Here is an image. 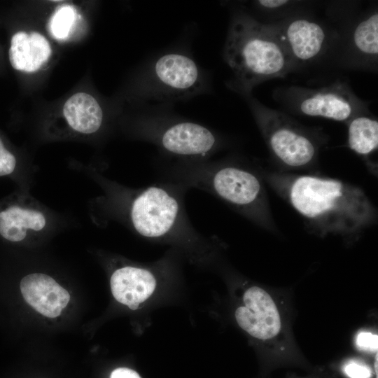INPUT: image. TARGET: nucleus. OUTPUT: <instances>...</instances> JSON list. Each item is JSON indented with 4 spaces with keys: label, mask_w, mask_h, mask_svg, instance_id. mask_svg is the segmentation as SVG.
I'll list each match as a JSON object with an SVG mask.
<instances>
[{
    "label": "nucleus",
    "mask_w": 378,
    "mask_h": 378,
    "mask_svg": "<svg viewBox=\"0 0 378 378\" xmlns=\"http://www.w3.org/2000/svg\"><path fill=\"white\" fill-rule=\"evenodd\" d=\"M270 178L308 226L319 234L352 235L375 223V206L356 186L311 175Z\"/></svg>",
    "instance_id": "1"
},
{
    "label": "nucleus",
    "mask_w": 378,
    "mask_h": 378,
    "mask_svg": "<svg viewBox=\"0 0 378 378\" xmlns=\"http://www.w3.org/2000/svg\"><path fill=\"white\" fill-rule=\"evenodd\" d=\"M223 59L232 72L227 88L244 97L265 81L284 78L296 66L272 24L241 10L232 14Z\"/></svg>",
    "instance_id": "2"
},
{
    "label": "nucleus",
    "mask_w": 378,
    "mask_h": 378,
    "mask_svg": "<svg viewBox=\"0 0 378 378\" xmlns=\"http://www.w3.org/2000/svg\"><path fill=\"white\" fill-rule=\"evenodd\" d=\"M188 189L171 181L136 190L113 187V207L139 235L153 239L196 244L202 241L184 205Z\"/></svg>",
    "instance_id": "3"
},
{
    "label": "nucleus",
    "mask_w": 378,
    "mask_h": 378,
    "mask_svg": "<svg viewBox=\"0 0 378 378\" xmlns=\"http://www.w3.org/2000/svg\"><path fill=\"white\" fill-rule=\"evenodd\" d=\"M168 181L197 188L220 199L265 228L273 227L268 201L258 176L239 165L206 160H177L164 171Z\"/></svg>",
    "instance_id": "4"
},
{
    "label": "nucleus",
    "mask_w": 378,
    "mask_h": 378,
    "mask_svg": "<svg viewBox=\"0 0 378 378\" xmlns=\"http://www.w3.org/2000/svg\"><path fill=\"white\" fill-rule=\"evenodd\" d=\"M142 139L177 160H206L222 146L213 130L169 114L148 113L140 126Z\"/></svg>",
    "instance_id": "5"
},
{
    "label": "nucleus",
    "mask_w": 378,
    "mask_h": 378,
    "mask_svg": "<svg viewBox=\"0 0 378 378\" xmlns=\"http://www.w3.org/2000/svg\"><path fill=\"white\" fill-rule=\"evenodd\" d=\"M141 89L145 100L172 104L206 93L209 82L205 71L188 53L172 51L148 63Z\"/></svg>",
    "instance_id": "6"
},
{
    "label": "nucleus",
    "mask_w": 378,
    "mask_h": 378,
    "mask_svg": "<svg viewBox=\"0 0 378 378\" xmlns=\"http://www.w3.org/2000/svg\"><path fill=\"white\" fill-rule=\"evenodd\" d=\"M244 98L269 150L278 161L293 168L307 167L314 162L319 142L314 134L251 95Z\"/></svg>",
    "instance_id": "7"
},
{
    "label": "nucleus",
    "mask_w": 378,
    "mask_h": 378,
    "mask_svg": "<svg viewBox=\"0 0 378 378\" xmlns=\"http://www.w3.org/2000/svg\"><path fill=\"white\" fill-rule=\"evenodd\" d=\"M276 94L286 108L307 116L347 122L356 115L368 113L367 104L347 83L340 80L318 88L291 85Z\"/></svg>",
    "instance_id": "8"
},
{
    "label": "nucleus",
    "mask_w": 378,
    "mask_h": 378,
    "mask_svg": "<svg viewBox=\"0 0 378 378\" xmlns=\"http://www.w3.org/2000/svg\"><path fill=\"white\" fill-rule=\"evenodd\" d=\"M242 302L234 313L239 327L257 340L275 339L281 331L282 323L271 295L263 288L253 286L244 293Z\"/></svg>",
    "instance_id": "9"
},
{
    "label": "nucleus",
    "mask_w": 378,
    "mask_h": 378,
    "mask_svg": "<svg viewBox=\"0 0 378 378\" xmlns=\"http://www.w3.org/2000/svg\"><path fill=\"white\" fill-rule=\"evenodd\" d=\"M295 64L321 56L328 44V32L316 20L298 17L272 24Z\"/></svg>",
    "instance_id": "10"
},
{
    "label": "nucleus",
    "mask_w": 378,
    "mask_h": 378,
    "mask_svg": "<svg viewBox=\"0 0 378 378\" xmlns=\"http://www.w3.org/2000/svg\"><path fill=\"white\" fill-rule=\"evenodd\" d=\"M25 301L42 315L55 318L67 305L70 295L51 276L42 273L29 274L20 281Z\"/></svg>",
    "instance_id": "11"
},
{
    "label": "nucleus",
    "mask_w": 378,
    "mask_h": 378,
    "mask_svg": "<svg viewBox=\"0 0 378 378\" xmlns=\"http://www.w3.org/2000/svg\"><path fill=\"white\" fill-rule=\"evenodd\" d=\"M110 284L115 299L134 310L152 295L156 279L148 269L127 265L113 272Z\"/></svg>",
    "instance_id": "12"
},
{
    "label": "nucleus",
    "mask_w": 378,
    "mask_h": 378,
    "mask_svg": "<svg viewBox=\"0 0 378 378\" xmlns=\"http://www.w3.org/2000/svg\"><path fill=\"white\" fill-rule=\"evenodd\" d=\"M46 225V217L39 209L17 203L0 209V236L9 241L20 242Z\"/></svg>",
    "instance_id": "13"
},
{
    "label": "nucleus",
    "mask_w": 378,
    "mask_h": 378,
    "mask_svg": "<svg viewBox=\"0 0 378 378\" xmlns=\"http://www.w3.org/2000/svg\"><path fill=\"white\" fill-rule=\"evenodd\" d=\"M51 52L50 46L43 35L19 31L11 38L9 59L15 69L31 73L38 71L48 62Z\"/></svg>",
    "instance_id": "14"
},
{
    "label": "nucleus",
    "mask_w": 378,
    "mask_h": 378,
    "mask_svg": "<svg viewBox=\"0 0 378 378\" xmlns=\"http://www.w3.org/2000/svg\"><path fill=\"white\" fill-rule=\"evenodd\" d=\"M63 112L69 125L80 133H94L102 125V107L92 96L85 92H78L69 98Z\"/></svg>",
    "instance_id": "15"
},
{
    "label": "nucleus",
    "mask_w": 378,
    "mask_h": 378,
    "mask_svg": "<svg viewBox=\"0 0 378 378\" xmlns=\"http://www.w3.org/2000/svg\"><path fill=\"white\" fill-rule=\"evenodd\" d=\"M348 146L359 155L368 156L378 147V122L365 114L356 115L347 122Z\"/></svg>",
    "instance_id": "16"
},
{
    "label": "nucleus",
    "mask_w": 378,
    "mask_h": 378,
    "mask_svg": "<svg viewBox=\"0 0 378 378\" xmlns=\"http://www.w3.org/2000/svg\"><path fill=\"white\" fill-rule=\"evenodd\" d=\"M354 52L368 62H374L378 56V13L367 15L354 27L351 36Z\"/></svg>",
    "instance_id": "17"
},
{
    "label": "nucleus",
    "mask_w": 378,
    "mask_h": 378,
    "mask_svg": "<svg viewBox=\"0 0 378 378\" xmlns=\"http://www.w3.org/2000/svg\"><path fill=\"white\" fill-rule=\"evenodd\" d=\"M76 21V11L70 5H64L55 11L49 22V30L57 40L67 38Z\"/></svg>",
    "instance_id": "18"
},
{
    "label": "nucleus",
    "mask_w": 378,
    "mask_h": 378,
    "mask_svg": "<svg viewBox=\"0 0 378 378\" xmlns=\"http://www.w3.org/2000/svg\"><path fill=\"white\" fill-rule=\"evenodd\" d=\"M16 167V158L4 145L0 139V177L12 174Z\"/></svg>",
    "instance_id": "19"
},
{
    "label": "nucleus",
    "mask_w": 378,
    "mask_h": 378,
    "mask_svg": "<svg viewBox=\"0 0 378 378\" xmlns=\"http://www.w3.org/2000/svg\"><path fill=\"white\" fill-rule=\"evenodd\" d=\"M343 370L350 378H370L372 376V371L368 365L354 360L346 363Z\"/></svg>",
    "instance_id": "20"
},
{
    "label": "nucleus",
    "mask_w": 378,
    "mask_h": 378,
    "mask_svg": "<svg viewBox=\"0 0 378 378\" xmlns=\"http://www.w3.org/2000/svg\"><path fill=\"white\" fill-rule=\"evenodd\" d=\"M358 347L362 350L374 351H377L378 336L370 332H360L356 340Z\"/></svg>",
    "instance_id": "21"
},
{
    "label": "nucleus",
    "mask_w": 378,
    "mask_h": 378,
    "mask_svg": "<svg viewBox=\"0 0 378 378\" xmlns=\"http://www.w3.org/2000/svg\"><path fill=\"white\" fill-rule=\"evenodd\" d=\"M290 3L285 0H260L255 1V4L262 10H274L281 8Z\"/></svg>",
    "instance_id": "22"
},
{
    "label": "nucleus",
    "mask_w": 378,
    "mask_h": 378,
    "mask_svg": "<svg viewBox=\"0 0 378 378\" xmlns=\"http://www.w3.org/2000/svg\"><path fill=\"white\" fill-rule=\"evenodd\" d=\"M110 378H141L134 370L127 368L115 369L111 374Z\"/></svg>",
    "instance_id": "23"
},
{
    "label": "nucleus",
    "mask_w": 378,
    "mask_h": 378,
    "mask_svg": "<svg viewBox=\"0 0 378 378\" xmlns=\"http://www.w3.org/2000/svg\"><path fill=\"white\" fill-rule=\"evenodd\" d=\"M374 369H375L376 374L377 376V354H376V357H375Z\"/></svg>",
    "instance_id": "24"
}]
</instances>
